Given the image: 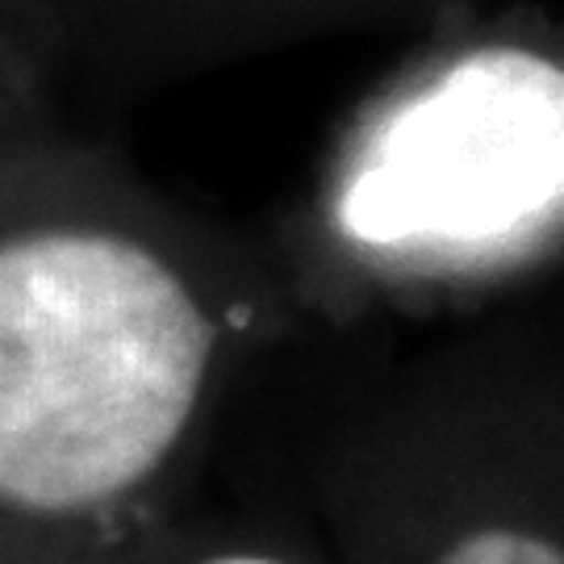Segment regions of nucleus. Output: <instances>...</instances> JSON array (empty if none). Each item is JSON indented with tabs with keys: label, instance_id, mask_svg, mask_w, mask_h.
<instances>
[{
	"label": "nucleus",
	"instance_id": "obj_5",
	"mask_svg": "<svg viewBox=\"0 0 564 564\" xmlns=\"http://www.w3.org/2000/svg\"><path fill=\"white\" fill-rule=\"evenodd\" d=\"M139 564H335V556L302 502H202Z\"/></svg>",
	"mask_w": 564,
	"mask_h": 564
},
{
	"label": "nucleus",
	"instance_id": "obj_6",
	"mask_svg": "<svg viewBox=\"0 0 564 564\" xmlns=\"http://www.w3.org/2000/svg\"><path fill=\"white\" fill-rule=\"evenodd\" d=\"M67 88V42L51 0H0V130L59 113Z\"/></svg>",
	"mask_w": 564,
	"mask_h": 564
},
{
	"label": "nucleus",
	"instance_id": "obj_3",
	"mask_svg": "<svg viewBox=\"0 0 564 564\" xmlns=\"http://www.w3.org/2000/svg\"><path fill=\"white\" fill-rule=\"evenodd\" d=\"M335 564H564V302L423 330L305 452Z\"/></svg>",
	"mask_w": 564,
	"mask_h": 564
},
{
	"label": "nucleus",
	"instance_id": "obj_1",
	"mask_svg": "<svg viewBox=\"0 0 564 564\" xmlns=\"http://www.w3.org/2000/svg\"><path fill=\"white\" fill-rule=\"evenodd\" d=\"M305 339L263 230L46 113L0 130V564H139Z\"/></svg>",
	"mask_w": 564,
	"mask_h": 564
},
{
	"label": "nucleus",
	"instance_id": "obj_2",
	"mask_svg": "<svg viewBox=\"0 0 564 564\" xmlns=\"http://www.w3.org/2000/svg\"><path fill=\"white\" fill-rule=\"evenodd\" d=\"M405 39L263 226L305 335L564 302V13L489 0Z\"/></svg>",
	"mask_w": 564,
	"mask_h": 564
},
{
	"label": "nucleus",
	"instance_id": "obj_4",
	"mask_svg": "<svg viewBox=\"0 0 564 564\" xmlns=\"http://www.w3.org/2000/svg\"><path fill=\"white\" fill-rule=\"evenodd\" d=\"M489 0H51L72 88L147 101L247 63L360 34H414Z\"/></svg>",
	"mask_w": 564,
	"mask_h": 564
}]
</instances>
